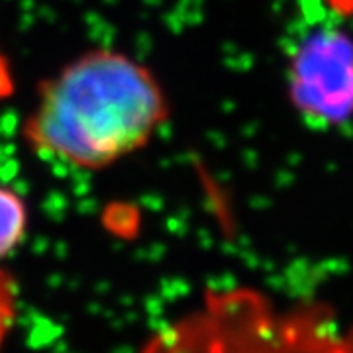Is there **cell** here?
Instances as JSON below:
<instances>
[{"label":"cell","mask_w":353,"mask_h":353,"mask_svg":"<svg viewBox=\"0 0 353 353\" xmlns=\"http://www.w3.org/2000/svg\"><path fill=\"white\" fill-rule=\"evenodd\" d=\"M167 120L159 81L136 59L88 51L39 90L22 138L32 152L81 171H99L136 153Z\"/></svg>","instance_id":"cell-1"},{"label":"cell","mask_w":353,"mask_h":353,"mask_svg":"<svg viewBox=\"0 0 353 353\" xmlns=\"http://www.w3.org/2000/svg\"><path fill=\"white\" fill-rule=\"evenodd\" d=\"M290 106L312 130H336L353 120V36L340 26H318L287 55Z\"/></svg>","instance_id":"cell-2"},{"label":"cell","mask_w":353,"mask_h":353,"mask_svg":"<svg viewBox=\"0 0 353 353\" xmlns=\"http://www.w3.org/2000/svg\"><path fill=\"white\" fill-rule=\"evenodd\" d=\"M28 230V208L18 192L0 185V263L18 250Z\"/></svg>","instance_id":"cell-3"},{"label":"cell","mask_w":353,"mask_h":353,"mask_svg":"<svg viewBox=\"0 0 353 353\" xmlns=\"http://www.w3.org/2000/svg\"><path fill=\"white\" fill-rule=\"evenodd\" d=\"M16 296L18 294L12 277L0 267V352L16 320V306H18Z\"/></svg>","instance_id":"cell-4"},{"label":"cell","mask_w":353,"mask_h":353,"mask_svg":"<svg viewBox=\"0 0 353 353\" xmlns=\"http://www.w3.org/2000/svg\"><path fill=\"white\" fill-rule=\"evenodd\" d=\"M324 4L336 18H343V20L353 18V0H324Z\"/></svg>","instance_id":"cell-5"}]
</instances>
